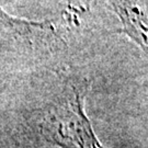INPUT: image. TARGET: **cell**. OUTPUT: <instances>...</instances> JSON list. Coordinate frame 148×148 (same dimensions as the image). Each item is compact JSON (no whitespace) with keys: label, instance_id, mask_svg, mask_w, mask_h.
Returning <instances> with one entry per match:
<instances>
[{"label":"cell","instance_id":"6da1fadb","mask_svg":"<svg viewBox=\"0 0 148 148\" xmlns=\"http://www.w3.org/2000/svg\"><path fill=\"white\" fill-rule=\"evenodd\" d=\"M84 95L73 86L65 98L46 108L40 124L46 140L63 148H103L84 112Z\"/></svg>","mask_w":148,"mask_h":148},{"label":"cell","instance_id":"7a4b0ae2","mask_svg":"<svg viewBox=\"0 0 148 148\" xmlns=\"http://www.w3.org/2000/svg\"><path fill=\"white\" fill-rule=\"evenodd\" d=\"M62 41L53 22L12 18L0 8V45L37 53L53 49Z\"/></svg>","mask_w":148,"mask_h":148},{"label":"cell","instance_id":"3957f363","mask_svg":"<svg viewBox=\"0 0 148 148\" xmlns=\"http://www.w3.org/2000/svg\"><path fill=\"white\" fill-rule=\"evenodd\" d=\"M113 8L122 23L123 32L132 37L143 49H147V27L142 12L131 0H114Z\"/></svg>","mask_w":148,"mask_h":148}]
</instances>
